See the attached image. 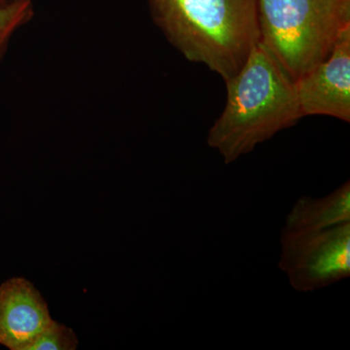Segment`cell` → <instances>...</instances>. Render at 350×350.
Returning <instances> with one entry per match:
<instances>
[{
	"mask_svg": "<svg viewBox=\"0 0 350 350\" xmlns=\"http://www.w3.org/2000/svg\"><path fill=\"white\" fill-rule=\"evenodd\" d=\"M225 83L226 105L208 131L207 144L226 163L304 118L295 81L261 41L239 72Z\"/></svg>",
	"mask_w": 350,
	"mask_h": 350,
	"instance_id": "6da1fadb",
	"label": "cell"
},
{
	"mask_svg": "<svg viewBox=\"0 0 350 350\" xmlns=\"http://www.w3.org/2000/svg\"><path fill=\"white\" fill-rule=\"evenodd\" d=\"M152 20L192 63L225 82L234 77L260 41L257 0H146Z\"/></svg>",
	"mask_w": 350,
	"mask_h": 350,
	"instance_id": "7a4b0ae2",
	"label": "cell"
},
{
	"mask_svg": "<svg viewBox=\"0 0 350 350\" xmlns=\"http://www.w3.org/2000/svg\"><path fill=\"white\" fill-rule=\"evenodd\" d=\"M257 1L260 41L293 81L326 59L350 25V0Z\"/></svg>",
	"mask_w": 350,
	"mask_h": 350,
	"instance_id": "3957f363",
	"label": "cell"
},
{
	"mask_svg": "<svg viewBox=\"0 0 350 350\" xmlns=\"http://www.w3.org/2000/svg\"><path fill=\"white\" fill-rule=\"evenodd\" d=\"M280 268L299 292L349 278L350 222L320 231L282 232Z\"/></svg>",
	"mask_w": 350,
	"mask_h": 350,
	"instance_id": "277c9868",
	"label": "cell"
},
{
	"mask_svg": "<svg viewBox=\"0 0 350 350\" xmlns=\"http://www.w3.org/2000/svg\"><path fill=\"white\" fill-rule=\"evenodd\" d=\"M304 117L322 115L350 122V25L340 31L330 54L295 81Z\"/></svg>",
	"mask_w": 350,
	"mask_h": 350,
	"instance_id": "5b68a950",
	"label": "cell"
},
{
	"mask_svg": "<svg viewBox=\"0 0 350 350\" xmlns=\"http://www.w3.org/2000/svg\"><path fill=\"white\" fill-rule=\"evenodd\" d=\"M53 323L47 304L29 280L13 278L0 285V345L29 350Z\"/></svg>",
	"mask_w": 350,
	"mask_h": 350,
	"instance_id": "8992f818",
	"label": "cell"
},
{
	"mask_svg": "<svg viewBox=\"0 0 350 350\" xmlns=\"http://www.w3.org/2000/svg\"><path fill=\"white\" fill-rule=\"evenodd\" d=\"M350 222V182L323 198L303 197L288 213L282 232L320 231Z\"/></svg>",
	"mask_w": 350,
	"mask_h": 350,
	"instance_id": "52a82bcc",
	"label": "cell"
},
{
	"mask_svg": "<svg viewBox=\"0 0 350 350\" xmlns=\"http://www.w3.org/2000/svg\"><path fill=\"white\" fill-rule=\"evenodd\" d=\"M34 14L32 0H13L0 5V62L16 32L31 23Z\"/></svg>",
	"mask_w": 350,
	"mask_h": 350,
	"instance_id": "ba28073f",
	"label": "cell"
},
{
	"mask_svg": "<svg viewBox=\"0 0 350 350\" xmlns=\"http://www.w3.org/2000/svg\"><path fill=\"white\" fill-rule=\"evenodd\" d=\"M77 347L78 340L75 332L54 321L38 336L29 350H75Z\"/></svg>",
	"mask_w": 350,
	"mask_h": 350,
	"instance_id": "9c48e42d",
	"label": "cell"
},
{
	"mask_svg": "<svg viewBox=\"0 0 350 350\" xmlns=\"http://www.w3.org/2000/svg\"><path fill=\"white\" fill-rule=\"evenodd\" d=\"M11 1H13V0H0V5H4V4L9 3Z\"/></svg>",
	"mask_w": 350,
	"mask_h": 350,
	"instance_id": "30bf717a",
	"label": "cell"
}]
</instances>
